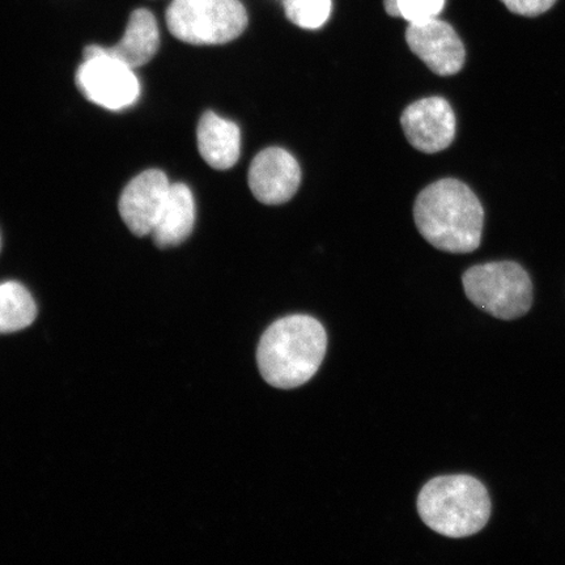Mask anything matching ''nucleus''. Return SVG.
Instances as JSON below:
<instances>
[{
    "mask_svg": "<svg viewBox=\"0 0 565 565\" xmlns=\"http://www.w3.org/2000/svg\"><path fill=\"white\" fill-rule=\"evenodd\" d=\"M416 228L436 249L471 253L482 242L484 211L466 183L444 179L427 186L416 198Z\"/></svg>",
    "mask_w": 565,
    "mask_h": 565,
    "instance_id": "obj_1",
    "label": "nucleus"
},
{
    "mask_svg": "<svg viewBox=\"0 0 565 565\" xmlns=\"http://www.w3.org/2000/svg\"><path fill=\"white\" fill-rule=\"evenodd\" d=\"M327 349V331L315 317H282L270 324L260 338L258 369L268 385L299 387L315 377Z\"/></svg>",
    "mask_w": 565,
    "mask_h": 565,
    "instance_id": "obj_2",
    "label": "nucleus"
},
{
    "mask_svg": "<svg viewBox=\"0 0 565 565\" xmlns=\"http://www.w3.org/2000/svg\"><path fill=\"white\" fill-rule=\"evenodd\" d=\"M491 508L484 484L463 475L429 480L418 498V512L424 524L449 539H466L479 533L490 521Z\"/></svg>",
    "mask_w": 565,
    "mask_h": 565,
    "instance_id": "obj_3",
    "label": "nucleus"
},
{
    "mask_svg": "<svg viewBox=\"0 0 565 565\" xmlns=\"http://www.w3.org/2000/svg\"><path fill=\"white\" fill-rule=\"evenodd\" d=\"M462 282L468 299L499 320H518L533 306L532 279L513 260L472 266Z\"/></svg>",
    "mask_w": 565,
    "mask_h": 565,
    "instance_id": "obj_4",
    "label": "nucleus"
},
{
    "mask_svg": "<svg viewBox=\"0 0 565 565\" xmlns=\"http://www.w3.org/2000/svg\"><path fill=\"white\" fill-rule=\"evenodd\" d=\"M166 19L177 40L196 46L228 44L249 23L239 0H173Z\"/></svg>",
    "mask_w": 565,
    "mask_h": 565,
    "instance_id": "obj_5",
    "label": "nucleus"
},
{
    "mask_svg": "<svg viewBox=\"0 0 565 565\" xmlns=\"http://www.w3.org/2000/svg\"><path fill=\"white\" fill-rule=\"evenodd\" d=\"M75 82L89 103L110 111L129 109L140 97L136 70L106 52L104 46L86 47Z\"/></svg>",
    "mask_w": 565,
    "mask_h": 565,
    "instance_id": "obj_6",
    "label": "nucleus"
},
{
    "mask_svg": "<svg viewBox=\"0 0 565 565\" xmlns=\"http://www.w3.org/2000/svg\"><path fill=\"white\" fill-rule=\"evenodd\" d=\"M172 183L159 169H148L127 183L119 196L118 210L126 227L138 237L150 235L157 227Z\"/></svg>",
    "mask_w": 565,
    "mask_h": 565,
    "instance_id": "obj_7",
    "label": "nucleus"
},
{
    "mask_svg": "<svg viewBox=\"0 0 565 565\" xmlns=\"http://www.w3.org/2000/svg\"><path fill=\"white\" fill-rule=\"evenodd\" d=\"M408 143L424 153H437L454 143L456 116L443 97L422 98L408 105L401 117Z\"/></svg>",
    "mask_w": 565,
    "mask_h": 565,
    "instance_id": "obj_8",
    "label": "nucleus"
},
{
    "mask_svg": "<svg viewBox=\"0 0 565 565\" xmlns=\"http://www.w3.org/2000/svg\"><path fill=\"white\" fill-rule=\"evenodd\" d=\"M406 41L412 52L436 75H456L465 65L461 39L454 26L437 18L408 24Z\"/></svg>",
    "mask_w": 565,
    "mask_h": 565,
    "instance_id": "obj_9",
    "label": "nucleus"
},
{
    "mask_svg": "<svg viewBox=\"0 0 565 565\" xmlns=\"http://www.w3.org/2000/svg\"><path fill=\"white\" fill-rule=\"evenodd\" d=\"M249 188L260 203L277 206L291 200L301 182V169L291 153L279 147L266 148L252 161Z\"/></svg>",
    "mask_w": 565,
    "mask_h": 565,
    "instance_id": "obj_10",
    "label": "nucleus"
},
{
    "mask_svg": "<svg viewBox=\"0 0 565 565\" xmlns=\"http://www.w3.org/2000/svg\"><path fill=\"white\" fill-rule=\"evenodd\" d=\"M198 151L211 168L227 171L236 166L242 152V131L235 122L206 111L196 129Z\"/></svg>",
    "mask_w": 565,
    "mask_h": 565,
    "instance_id": "obj_11",
    "label": "nucleus"
},
{
    "mask_svg": "<svg viewBox=\"0 0 565 565\" xmlns=\"http://www.w3.org/2000/svg\"><path fill=\"white\" fill-rule=\"evenodd\" d=\"M195 224V201L185 183H172L157 227L151 233L154 245L166 249L182 244L192 235Z\"/></svg>",
    "mask_w": 565,
    "mask_h": 565,
    "instance_id": "obj_12",
    "label": "nucleus"
},
{
    "mask_svg": "<svg viewBox=\"0 0 565 565\" xmlns=\"http://www.w3.org/2000/svg\"><path fill=\"white\" fill-rule=\"evenodd\" d=\"M159 46L158 21L151 11L140 9L131 13L129 24L118 44L105 49L127 66L137 70L147 65L157 55Z\"/></svg>",
    "mask_w": 565,
    "mask_h": 565,
    "instance_id": "obj_13",
    "label": "nucleus"
},
{
    "mask_svg": "<svg viewBox=\"0 0 565 565\" xmlns=\"http://www.w3.org/2000/svg\"><path fill=\"white\" fill-rule=\"evenodd\" d=\"M38 318V306L28 289L18 281L0 282V334L30 328Z\"/></svg>",
    "mask_w": 565,
    "mask_h": 565,
    "instance_id": "obj_14",
    "label": "nucleus"
},
{
    "mask_svg": "<svg viewBox=\"0 0 565 565\" xmlns=\"http://www.w3.org/2000/svg\"><path fill=\"white\" fill-rule=\"evenodd\" d=\"M286 17L303 30H318L327 23L331 0H286Z\"/></svg>",
    "mask_w": 565,
    "mask_h": 565,
    "instance_id": "obj_15",
    "label": "nucleus"
},
{
    "mask_svg": "<svg viewBox=\"0 0 565 565\" xmlns=\"http://www.w3.org/2000/svg\"><path fill=\"white\" fill-rule=\"evenodd\" d=\"M399 18L412 23H422L440 15L445 0H397Z\"/></svg>",
    "mask_w": 565,
    "mask_h": 565,
    "instance_id": "obj_16",
    "label": "nucleus"
},
{
    "mask_svg": "<svg viewBox=\"0 0 565 565\" xmlns=\"http://www.w3.org/2000/svg\"><path fill=\"white\" fill-rule=\"evenodd\" d=\"M501 3L515 15L535 18L554 7L556 0H501Z\"/></svg>",
    "mask_w": 565,
    "mask_h": 565,
    "instance_id": "obj_17",
    "label": "nucleus"
},
{
    "mask_svg": "<svg viewBox=\"0 0 565 565\" xmlns=\"http://www.w3.org/2000/svg\"><path fill=\"white\" fill-rule=\"evenodd\" d=\"M385 10L388 15L399 18L397 0H384Z\"/></svg>",
    "mask_w": 565,
    "mask_h": 565,
    "instance_id": "obj_18",
    "label": "nucleus"
},
{
    "mask_svg": "<svg viewBox=\"0 0 565 565\" xmlns=\"http://www.w3.org/2000/svg\"><path fill=\"white\" fill-rule=\"evenodd\" d=\"M0 247H2V243H0Z\"/></svg>",
    "mask_w": 565,
    "mask_h": 565,
    "instance_id": "obj_19",
    "label": "nucleus"
}]
</instances>
